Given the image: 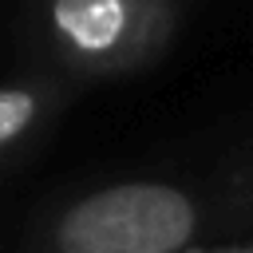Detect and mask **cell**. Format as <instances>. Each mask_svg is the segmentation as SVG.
I'll list each match as a JSON object with an SVG mask.
<instances>
[{"label": "cell", "mask_w": 253, "mask_h": 253, "mask_svg": "<svg viewBox=\"0 0 253 253\" xmlns=\"http://www.w3.org/2000/svg\"><path fill=\"white\" fill-rule=\"evenodd\" d=\"M40 115V99L28 87H0V146L16 142Z\"/></svg>", "instance_id": "3"}, {"label": "cell", "mask_w": 253, "mask_h": 253, "mask_svg": "<svg viewBox=\"0 0 253 253\" xmlns=\"http://www.w3.org/2000/svg\"><path fill=\"white\" fill-rule=\"evenodd\" d=\"M154 20V0H51V40L87 67L134 55Z\"/></svg>", "instance_id": "2"}, {"label": "cell", "mask_w": 253, "mask_h": 253, "mask_svg": "<svg viewBox=\"0 0 253 253\" xmlns=\"http://www.w3.org/2000/svg\"><path fill=\"white\" fill-rule=\"evenodd\" d=\"M198 229L190 194L166 182H119L67 206L55 221L59 253H178Z\"/></svg>", "instance_id": "1"}]
</instances>
